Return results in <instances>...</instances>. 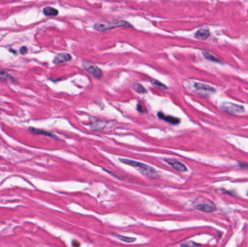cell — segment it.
<instances>
[{
	"mask_svg": "<svg viewBox=\"0 0 248 247\" xmlns=\"http://www.w3.org/2000/svg\"><path fill=\"white\" fill-rule=\"evenodd\" d=\"M31 131H32L33 133H35V134H39V135H43V136H50V137L55 138V139H57V136H55V135L52 134V133L48 132V131H43V130H39V129H36V128H31Z\"/></svg>",
	"mask_w": 248,
	"mask_h": 247,
	"instance_id": "7c38bea8",
	"label": "cell"
},
{
	"mask_svg": "<svg viewBox=\"0 0 248 247\" xmlns=\"http://www.w3.org/2000/svg\"><path fill=\"white\" fill-rule=\"evenodd\" d=\"M195 86L197 89L199 91H209V92H213L215 91L214 88L211 87V86H208L204 83H195Z\"/></svg>",
	"mask_w": 248,
	"mask_h": 247,
	"instance_id": "30bf717a",
	"label": "cell"
},
{
	"mask_svg": "<svg viewBox=\"0 0 248 247\" xmlns=\"http://www.w3.org/2000/svg\"><path fill=\"white\" fill-rule=\"evenodd\" d=\"M203 56L207 59V60H209L211 61H213V62H220V60H218V58L216 57V55H214L213 54L211 53V52H203Z\"/></svg>",
	"mask_w": 248,
	"mask_h": 247,
	"instance_id": "5bb4252c",
	"label": "cell"
},
{
	"mask_svg": "<svg viewBox=\"0 0 248 247\" xmlns=\"http://www.w3.org/2000/svg\"><path fill=\"white\" fill-rule=\"evenodd\" d=\"M43 12L45 15L49 16V17H55L58 15V10L55 8L51 7H47L44 8Z\"/></svg>",
	"mask_w": 248,
	"mask_h": 247,
	"instance_id": "8fae6325",
	"label": "cell"
},
{
	"mask_svg": "<svg viewBox=\"0 0 248 247\" xmlns=\"http://www.w3.org/2000/svg\"><path fill=\"white\" fill-rule=\"evenodd\" d=\"M116 27H132L129 23L126 21L117 20L113 21L112 23H99L94 26V28L98 31H104Z\"/></svg>",
	"mask_w": 248,
	"mask_h": 247,
	"instance_id": "7a4b0ae2",
	"label": "cell"
},
{
	"mask_svg": "<svg viewBox=\"0 0 248 247\" xmlns=\"http://www.w3.org/2000/svg\"><path fill=\"white\" fill-rule=\"evenodd\" d=\"M137 110L139 112V113H144V112H145V110H144V109L142 107V105L140 104H139L137 105Z\"/></svg>",
	"mask_w": 248,
	"mask_h": 247,
	"instance_id": "d6986e66",
	"label": "cell"
},
{
	"mask_svg": "<svg viewBox=\"0 0 248 247\" xmlns=\"http://www.w3.org/2000/svg\"><path fill=\"white\" fill-rule=\"evenodd\" d=\"M113 236L116 237V238H118L120 241L126 242V243H132V242H134L136 241L135 238H132V237H127L124 236V235H118V234H113Z\"/></svg>",
	"mask_w": 248,
	"mask_h": 247,
	"instance_id": "4fadbf2b",
	"label": "cell"
},
{
	"mask_svg": "<svg viewBox=\"0 0 248 247\" xmlns=\"http://www.w3.org/2000/svg\"><path fill=\"white\" fill-rule=\"evenodd\" d=\"M221 110L226 113H231V114H237L244 112V108L242 105L236 104L231 102H224L220 106Z\"/></svg>",
	"mask_w": 248,
	"mask_h": 247,
	"instance_id": "3957f363",
	"label": "cell"
},
{
	"mask_svg": "<svg viewBox=\"0 0 248 247\" xmlns=\"http://www.w3.org/2000/svg\"><path fill=\"white\" fill-rule=\"evenodd\" d=\"M181 247H195L197 246H199V244L195 243V242H193V241H189L184 242V243H181Z\"/></svg>",
	"mask_w": 248,
	"mask_h": 247,
	"instance_id": "ac0fdd59",
	"label": "cell"
},
{
	"mask_svg": "<svg viewBox=\"0 0 248 247\" xmlns=\"http://www.w3.org/2000/svg\"><path fill=\"white\" fill-rule=\"evenodd\" d=\"M151 83L154 86H155L156 87H157V88H160V89H167L168 88L167 86L165 84L162 83L161 82L158 81V80H155V79H152V80H151Z\"/></svg>",
	"mask_w": 248,
	"mask_h": 247,
	"instance_id": "2e32d148",
	"label": "cell"
},
{
	"mask_svg": "<svg viewBox=\"0 0 248 247\" xmlns=\"http://www.w3.org/2000/svg\"><path fill=\"white\" fill-rule=\"evenodd\" d=\"M72 246L73 247H79L80 246V243L76 240H73L72 241Z\"/></svg>",
	"mask_w": 248,
	"mask_h": 247,
	"instance_id": "ffe728a7",
	"label": "cell"
},
{
	"mask_svg": "<svg viewBox=\"0 0 248 247\" xmlns=\"http://www.w3.org/2000/svg\"><path fill=\"white\" fill-rule=\"evenodd\" d=\"M119 160L120 162L124 163V164L135 167L141 173L144 174V175H150V174L155 173V170L153 167H150V166L146 164H144L142 162H137V161L131 160V159H122V158H120Z\"/></svg>",
	"mask_w": 248,
	"mask_h": 247,
	"instance_id": "6da1fadb",
	"label": "cell"
},
{
	"mask_svg": "<svg viewBox=\"0 0 248 247\" xmlns=\"http://www.w3.org/2000/svg\"><path fill=\"white\" fill-rule=\"evenodd\" d=\"M12 79V77L9 75L6 71L2 70H0V80H7Z\"/></svg>",
	"mask_w": 248,
	"mask_h": 247,
	"instance_id": "e0dca14e",
	"label": "cell"
},
{
	"mask_svg": "<svg viewBox=\"0 0 248 247\" xmlns=\"http://www.w3.org/2000/svg\"><path fill=\"white\" fill-rule=\"evenodd\" d=\"M157 116H158V118H160V119L165 121L166 122H168V123H170V124L177 125L180 123L179 118H175V117H173V116H168V115H163L162 113H157Z\"/></svg>",
	"mask_w": 248,
	"mask_h": 247,
	"instance_id": "52a82bcc",
	"label": "cell"
},
{
	"mask_svg": "<svg viewBox=\"0 0 248 247\" xmlns=\"http://www.w3.org/2000/svg\"><path fill=\"white\" fill-rule=\"evenodd\" d=\"M83 67L86 72L91 74L94 78L99 79L102 76V71L99 67H98L96 65L90 62H83Z\"/></svg>",
	"mask_w": 248,
	"mask_h": 247,
	"instance_id": "277c9868",
	"label": "cell"
},
{
	"mask_svg": "<svg viewBox=\"0 0 248 247\" xmlns=\"http://www.w3.org/2000/svg\"><path fill=\"white\" fill-rule=\"evenodd\" d=\"M133 87H134V89L139 94H145L147 92V89H146V88H144L142 85H141L140 83H134V86H133Z\"/></svg>",
	"mask_w": 248,
	"mask_h": 247,
	"instance_id": "9a60e30c",
	"label": "cell"
},
{
	"mask_svg": "<svg viewBox=\"0 0 248 247\" xmlns=\"http://www.w3.org/2000/svg\"><path fill=\"white\" fill-rule=\"evenodd\" d=\"M164 160H165V162H166L168 164H170L174 170L179 171V172H186L187 170L186 166H185L183 163L180 162L179 161H177L172 159H165Z\"/></svg>",
	"mask_w": 248,
	"mask_h": 247,
	"instance_id": "5b68a950",
	"label": "cell"
},
{
	"mask_svg": "<svg viewBox=\"0 0 248 247\" xmlns=\"http://www.w3.org/2000/svg\"><path fill=\"white\" fill-rule=\"evenodd\" d=\"M197 210H200L204 212H212L216 210V207L214 205L209 203H200L195 206Z\"/></svg>",
	"mask_w": 248,
	"mask_h": 247,
	"instance_id": "8992f818",
	"label": "cell"
},
{
	"mask_svg": "<svg viewBox=\"0 0 248 247\" xmlns=\"http://www.w3.org/2000/svg\"><path fill=\"white\" fill-rule=\"evenodd\" d=\"M20 52L21 54H25L27 53L28 49L26 48V47H23L22 48H20Z\"/></svg>",
	"mask_w": 248,
	"mask_h": 247,
	"instance_id": "44dd1931",
	"label": "cell"
},
{
	"mask_svg": "<svg viewBox=\"0 0 248 247\" xmlns=\"http://www.w3.org/2000/svg\"><path fill=\"white\" fill-rule=\"evenodd\" d=\"M71 60V56L68 53H61L57 54L54 59L53 62L55 63H62V62H68Z\"/></svg>",
	"mask_w": 248,
	"mask_h": 247,
	"instance_id": "ba28073f",
	"label": "cell"
},
{
	"mask_svg": "<svg viewBox=\"0 0 248 247\" xmlns=\"http://www.w3.org/2000/svg\"><path fill=\"white\" fill-rule=\"evenodd\" d=\"M195 38L200 40H205L210 36V31L208 29H200L195 34Z\"/></svg>",
	"mask_w": 248,
	"mask_h": 247,
	"instance_id": "9c48e42d",
	"label": "cell"
}]
</instances>
